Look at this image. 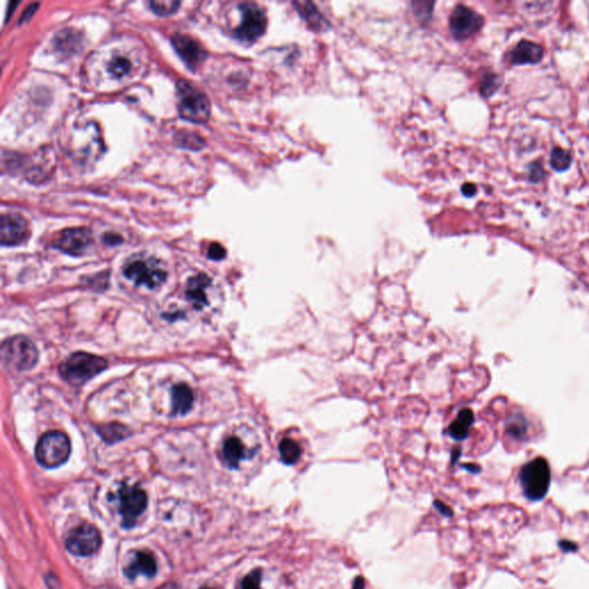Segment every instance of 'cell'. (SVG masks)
<instances>
[{"mask_svg": "<svg viewBox=\"0 0 589 589\" xmlns=\"http://www.w3.org/2000/svg\"><path fill=\"white\" fill-rule=\"evenodd\" d=\"M106 367L107 363L102 357L87 352H75L61 364L59 371L67 382L81 386L102 373Z\"/></svg>", "mask_w": 589, "mask_h": 589, "instance_id": "1", "label": "cell"}, {"mask_svg": "<svg viewBox=\"0 0 589 589\" xmlns=\"http://www.w3.org/2000/svg\"><path fill=\"white\" fill-rule=\"evenodd\" d=\"M181 134L183 137L178 139H180V142H181L182 146H187L188 148V146H189V142H190V148H200L202 146H204V143H202L200 137L196 136L195 134Z\"/></svg>", "mask_w": 589, "mask_h": 589, "instance_id": "28", "label": "cell"}, {"mask_svg": "<svg viewBox=\"0 0 589 589\" xmlns=\"http://www.w3.org/2000/svg\"><path fill=\"white\" fill-rule=\"evenodd\" d=\"M172 42L176 52L191 70H196L205 60V50L193 37L176 33L173 36Z\"/></svg>", "mask_w": 589, "mask_h": 589, "instance_id": "13", "label": "cell"}, {"mask_svg": "<svg viewBox=\"0 0 589 589\" xmlns=\"http://www.w3.org/2000/svg\"><path fill=\"white\" fill-rule=\"evenodd\" d=\"M157 572V562L153 555L146 551H139L135 553L133 561L124 568L126 577L130 580H135L139 576H146L148 578L154 577Z\"/></svg>", "mask_w": 589, "mask_h": 589, "instance_id": "14", "label": "cell"}, {"mask_svg": "<svg viewBox=\"0 0 589 589\" xmlns=\"http://www.w3.org/2000/svg\"><path fill=\"white\" fill-rule=\"evenodd\" d=\"M295 6H297V11L299 14L304 18L308 25L315 29H320L323 27V23H325L323 16L320 12L318 11L315 4L306 1V3H293Z\"/></svg>", "mask_w": 589, "mask_h": 589, "instance_id": "21", "label": "cell"}, {"mask_svg": "<svg viewBox=\"0 0 589 589\" xmlns=\"http://www.w3.org/2000/svg\"><path fill=\"white\" fill-rule=\"evenodd\" d=\"M519 480L526 499L541 501L547 495L551 482L549 463L544 457L531 460L520 470Z\"/></svg>", "mask_w": 589, "mask_h": 589, "instance_id": "3", "label": "cell"}, {"mask_svg": "<svg viewBox=\"0 0 589 589\" xmlns=\"http://www.w3.org/2000/svg\"><path fill=\"white\" fill-rule=\"evenodd\" d=\"M92 243V234L88 228H70L61 232L55 239V247L70 256H82Z\"/></svg>", "mask_w": 589, "mask_h": 589, "instance_id": "11", "label": "cell"}, {"mask_svg": "<svg viewBox=\"0 0 589 589\" xmlns=\"http://www.w3.org/2000/svg\"><path fill=\"white\" fill-rule=\"evenodd\" d=\"M109 72L112 74L115 79H121L124 76L129 74L131 70V63L128 60L127 58L124 57H114L111 63L109 64Z\"/></svg>", "mask_w": 589, "mask_h": 589, "instance_id": "24", "label": "cell"}, {"mask_svg": "<svg viewBox=\"0 0 589 589\" xmlns=\"http://www.w3.org/2000/svg\"><path fill=\"white\" fill-rule=\"evenodd\" d=\"M509 57L514 65L536 64L544 57V49L535 43L522 40Z\"/></svg>", "mask_w": 589, "mask_h": 589, "instance_id": "15", "label": "cell"}, {"mask_svg": "<svg viewBox=\"0 0 589 589\" xmlns=\"http://www.w3.org/2000/svg\"><path fill=\"white\" fill-rule=\"evenodd\" d=\"M1 355L4 364L16 372L33 369L38 360L36 347L25 336H14L4 342Z\"/></svg>", "mask_w": 589, "mask_h": 589, "instance_id": "5", "label": "cell"}, {"mask_svg": "<svg viewBox=\"0 0 589 589\" xmlns=\"http://www.w3.org/2000/svg\"><path fill=\"white\" fill-rule=\"evenodd\" d=\"M104 241H105L107 244L115 245L122 242V237L121 236L118 235V234L109 233L105 234V236H104Z\"/></svg>", "mask_w": 589, "mask_h": 589, "instance_id": "32", "label": "cell"}, {"mask_svg": "<svg viewBox=\"0 0 589 589\" xmlns=\"http://www.w3.org/2000/svg\"><path fill=\"white\" fill-rule=\"evenodd\" d=\"M98 433L109 443H114V442L120 441L122 438L128 436L129 431H128L127 427L119 425V423H109L106 426L99 427Z\"/></svg>", "mask_w": 589, "mask_h": 589, "instance_id": "22", "label": "cell"}, {"mask_svg": "<svg viewBox=\"0 0 589 589\" xmlns=\"http://www.w3.org/2000/svg\"><path fill=\"white\" fill-rule=\"evenodd\" d=\"M28 222L22 215L18 213H4L0 227V239L1 244L18 245L27 237Z\"/></svg>", "mask_w": 589, "mask_h": 589, "instance_id": "12", "label": "cell"}, {"mask_svg": "<svg viewBox=\"0 0 589 589\" xmlns=\"http://www.w3.org/2000/svg\"><path fill=\"white\" fill-rule=\"evenodd\" d=\"M120 501V514L122 516V525L131 527L136 523V519L144 512L148 504V497L142 488L139 486H124L119 490Z\"/></svg>", "mask_w": 589, "mask_h": 589, "instance_id": "9", "label": "cell"}, {"mask_svg": "<svg viewBox=\"0 0 589 589\" xmlns=\"http://www.w3.org/2000/svg\"><path fill=\"white\" fill-rule=\"evenodd\" d=\"M211 284V279L204 273L195 275L188 281L187 284V297L197 310L204 308L207 306V296H206V289L209 288Z\"/></svg>", "mask_w": 589, "mask_h": 589, "instance_id": "16", "label": "cell"}, {"mask_svg": "<svg viewBox=\"0 0 589 589\" xmlns=\"http://www.w3.org/2000/svg\"><path fill=\"white\" fill-rule=\"evenodd\" d=\"M172 410L175 416H183L190 411L194 404V393L188 384H178L172 388Z\"/></svg>", "mask_w": 589, "mask_h": 589, "instance_id": "17", "label": "cell"}, {"mask_svg": "<svg viewBox=\"0 0 589 589\" xmlns=\"http://www.w3.org/2000/svg\"><path fill=\"white\" fill-rule=\"evenodd\" d=\"M124 274L130 281L150 289L159 287L165 282L167 273L152 259H136L130 261L124 269Z\"/></svg>", "mask_w": 589, "mask_h": 589, "instance_id": "7", "label": "cell"}, {"mask_svg": "<svg viewBox=\"0 0 589 589\" xmlns=\"http://www.w3.org/2000/svg\"><path fill=\"white\" fill-rule=\"evenodd\" d=\"M200 589H211V588H207V587H204V588H200Z\"/></svg>", "mask_w": 589, "mask_h": 589, "instance_id": "36", "label": "cell"}, {"mask_svg": "<svg viewBox=\"0 0 589 589\" xmlns=\"http://www.w3.org/2000/svg\"><path fill=\"white\" fill-rule=\"evenodd\" d=\"M475 423V414L470 409H464L458 414L457 419L449 426V434L455 440H464L468 438L470 427Z\"/></svg>", "mask_w": 589, "mask_h": 589, "instance_id": "19", "label": "cell"}, {"mask_svg": "<svg viewBox=\"0 0 589 589\" xmlns=\"http://www.w3.org/2000/svg\"><path fill=\"white\" fill-rule=\"evenodd\" d=\"M226 249L219 243H212L210 245L209 250H207V256H209L210 259L213 260H222L226 257Z\"/></svg>", "mask_w": 589, "mask_h": 589, "instance_id": "29", "label": "cell"}, {"mask_svg": "<svg viewBox=\"0 0 589 589\" xmlns=\"http://www.w3.org/2000/svg\"><path fill=\"white\" fill-rule=\"evenodd\" d=\"M558 546L561 549L564 550L565 553H573V551H577L578 550L577 544L571 542V541H559Z\"/></svg>", "mask_w": 589, "mask_h": 589, "instance_id": "31", "label": "cell"}, {"mask_svg": "<svg viewBox=\"0 0 589 589\" xmlns=\"http://www.w3.org/2000/svg\"><path fill=\"white\" fill-rule=\"evenodd\" d=\"M260 583H261V571L254 570L248 576H245L241 583V589H260Z\"/></svg>", "mask_w": 589, "mask_h": 589, "instance_id": "27", "label": "cell"}, {"mask_svg": "<svg viewBox=\"0 0 589 589\" xmlns=\"http://www.w3.org/2000/svg\"><path fill=\"white\" fill-rule=\"evenodd\" d=\"M224 458L232 468H239V463L245 458V447L237 436H230L224 443Z\"/></svg>", "mask_w": 589, "mask_h": 589, "instance_id": "18", "label": "cell"}, {"mask_svg": "<svg viewBox=\"0 0 589 589\" xmlns=\"http://www.w3.org/2000/svg\"><path fill=\"white\" fill-rule=\"evenodd\" d=\"M572 157L570 152L566 151L564 148H555L551 152V159L550 163L553 170L557 172H563V171L568 170L570 165H571Z\"/></svg>", "mask_w": 589, "mask_h": 589, "instance_id": "23", "label": "cell"}, {"mask_svg": "<svg viewBox=\"0 0 589 589\" xmlns=\"http://www.w3.org/2000/svg\"><path fill=\"white\" fill-rule=\"evenodd\" d=\"M434 505H436V508L438 509L440 512H441L443 516L451 517L453 516V510H451L448 505L444 504L442 503L441 501H436L434 502Z\"/></svg>", "mask_w": 589, "mask_h": 589, "instance_id": "33", "label": "cell"}, {"mask_svg": "<svg viewBox=\"0 0 589 589\" xmlns=\"http://www.w3.org/2000/svg\"><path fill=\"white\" fill-rule=\"evenodd\" d=\"M178 113L182 119L195 124H204L211 115V103L204 92L188 81L178 83Z\"/></svg>", "mask_w": 589, "mask_h": 589, "instance_id": "2", "label": "cell"}, {"mask_svg": "<svg viewBox=\"0 0 589 589\" xmlns=\"http://www.w3.org/2000/svg\"><path fill=\"white\" fill-rule=\"evenodd\" d=\"M279 453L284 464L293 465L301 458L302 449L296 441H293V438H283L279 444Z\"/></svg>", "mask_w": 589, "mask_h": 589, "instance_id": "20", "label": "cell"}, {"mask_svg": "<svg viewBox=\"0 0 589 589\" xmlns=\"http://www.w3.org/2000/svg\"><path fill=\"white\" fill-rule=\"evenodd\" d=\"M241 22L236 28V38L247 43H252L263 36L267 28L266 14L261 7L254 3H243L239 5Z\"/></svg>", "mask_w": 589, "mask_h": 589, "instance_id": "6", "label": "cell"}, {"mask_svg": "<svg viewBox=\"0 0 589 589\" xmlns=\"http://www.w3.org/2000/svg\"><path fill=\"white\" fill-rule=\"evenodd\" d=\"M72 447L68 436L60 431L43 434L36 445V460L45 468L63 465L70 457Z\"/></svg>", "mask_w": 589, "mask_h": 589, "instance_id": "4", "label": "cell"}, {"mask_svg": "<svg viewBox=\"0 0 589 589\" xmlns=\"http://www.w3.org/2000/svg\"><path fill=\"white\" fill-rule=\"evenodd\" d=\"M496 88H497V79H496V76H487L485 81L482 82V85H481V92L485 96H490V94H492L496 90Z\"/></svg>", "mask_w": 589, "mask_h": 589, "instance_id": "30", "label": "cell"}, {"mask_svg": "<svg viewBox=\"0 0 589 589\" xmlns=\"http://www.w3.org/2000/svg\"><path fill=\"white\" fill-rule=\"evenodd\" d=\"M507 431L514 438H523L526 434V431H527L525 420H524L523 417L511 418L510 423H509L508 427H507Z\"/></svg>", "mask_w": 589, "mask_h": 589, "instance_id": "26", "label": "cell"}, {"mask_svg": "<svg viewBox=\"0 0 589 589\" xmlns=\"http://www.w3.org/2000/svg\"><path fill=\"white\" fill-rule=\"evenodd\" d=\"M462 191L465 196H473L477 193V188L472 183H466L465 185H463Z\"/></svg>", "mask_w": 589, "mask_h": 589, "instance_id": "34", "label": "cell"}, {"mask_svg": "<svg viewBox=\"0 0 589 589\" xmlns=\"http://www.w3.org/2000/svg\"><path fill=\"white\" fill-rule=\"evenodd\" d=\"M148 5L157 16H168L176 12V9L181 5V3L175 1V0H166V1L153 0V1H150Z\"/></svg>", "mask_w": 589, "mask_h": 589, "instance_id": "25", "label": "cell"}, {"mask_svg": "<svg viewBox=\"0 0 589 589\" xmlns=\"http://www.w3.org/2000/svg\"><path fill=\"white\" fill-rule=\"evenodd\" d=\"M484 25V18L473 9L464 5L455 7L450 16V31L457 40H465L480 31Z\"/></svg>", "mask_w": 589, "mask_h": 589, "instance_id": "10", "label": "cell"}, {"mask_svg": "<svg viewBox=\"0 0 589 589\" xmlns=\"http://www.w3.org/2000/svg\"><path fill=\"white\" fill-rule=\"evenodd\" d=\"M365 588V579L362 577H357L356 580L354 581L352 589H364Z\"/></svg>", "mask_w": 589, "mask_h": 589, "instance_id": "35", "label": "cell"}, {"mask_svg": "<svg viewBox=\"0 0 589 589\" xmlns=\"http://www.w3.org/2000/svg\"><path fill=\"white\" fill-rule=\"evenodd\" d=\"M65 544L66 549L75 556H90L99 549L102 538L94 526L85 524L68 533Z\"/></svg>", "mask_w": 589, "mask_h": 589, "instance_id": "8", "label": "cell"}]
</instances>
